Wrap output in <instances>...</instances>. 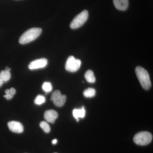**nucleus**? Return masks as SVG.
I'll return each instance as SVG.
<instances>
[{
    "mask_svg": "<svg viewBox=\"0 0 153 153\" xmlns=\"http://www.w3.org/2000/svg\"><path fill=\"white\" fill-rule=\"evenodd\" d=\"M48 60L46 58H41L33 60L29 64L28 67L31 70L43 68L47 66Z\"/></svg>",
    "mask_w": 153,
    "mask_h": 153,
    "instance_id": "7",
    "label": "nucleus"
},
{
    "mask_svg": "<svg viewBox=\"0 0 153 153\" xmlns=\"http://www.w3.org/2000/svg\"><path fill=\"white\" fill-rule=\"evenodd\" d=\"M5 92L6 94L4 95V97L9 100L13 98L16 93V90L13 88H11L10 89H6Z\"/></svg>",
    "mask_w": 153,
    "mask_h": 153,
    "instance_id": "15",
    "label": "nucleus"
},
{
    "mask_svg": "<svg viewBox=\"0 0 153 153\" xmlns=\"http://www.w3.org/2000/svg\"><path fill=\"white\" fill-rule=\"evenodd\" d=\"M46 101V98L44 96L42 95H38L36 97L35 100V104L40 105L43 104Z\"/></svg>",
    "mask_w": 153,
    "mask_h": 153,
    "instance_id": "17",
    "label": "nucleus"
},
{
    "mask_svg": "<svg viewBox=\"0 0 153 153\" xmlns=\"http://www.w3.org/2000/svg\"><path fill=\"white\" fill-rule=\"evenodd\" d=\"M40 126L45 132L48 133L50 132V126H49V125L46 122H41L40 124Z\"/></svg>",
    "mask_w": 153,
    "mask_h": 153,
    "instance_id": "18",
    "label": "nucleus"
},
{
    "mask_svg": "<svg viewBox=\"0 0 153 153\" xmlns=\"http://www.w3.org/2000/svg\"><path fill=\"white\" fill-rule=\"evenodd\" d=\"M42 29L40 28H33L29 29L23 33L19 38L20 44H25L30 43L38 38L41 35Z\"/></svg>",
    "mask_w": 153,
    "mask_h": 153,
    "instance_id": "2",
    "label": "nucleus"
},
{
    "mask_svg": "<svg viewBox=\"0 0 153 153\" xmlns=\"http://www.w3.org/2000/svg\"><path fill=\"white\" fill-rule=\"evenodd\" d=\"M88 17V11L86 10L82 11L72 20L70 24V27L72 29H77L80 27L86 22Z\"/></svg>",
    "mask_w": 153,
    "mask_h": 153,
    "instance_id": "4",
    "label": "nucleus"
},
{
    "mask_svg": "<svg viewBox=\"0 0 153 153\" xmlns=\"http://www.w3.org/2000/svg\"><path fill=\"white\" fill-rule=\"evenodd\" d=\"M58 116L57 113L53 110H49L44 113V118L47 122L50 123H54Z\"/></svg>",
    "mask_w": 153,
    "mask_h": 153,
    "instance_id": "9",
    "label": "nucleus"
},
{
    "mask_svg": "<svg viewBox=\"0 0 153 153\" xmlns=\"http://www.w3.org/2000/svg\"><path fill=\"white\" fill-rule=\"evenodd\" d=\"M6 70H8V71H10V70H11L10 68H9V67H6Z\"/></svg>",
    "mask_w": 153,
    "mask_h": 153,
    "instance_id": "21",
    "label": "nucleus"
},
{
    "mask_svg": "<svg viewBox=\"0 0 153 153\" xmlns=\"http://www.w3.org/2000/svg\"><path fill=\"white\" fill-rule=\"evenodd\" d=\"M57 140L56 139H54L52 141V144L55 145L56 144H57Z\"/></svg>",
    "mask_w": 153,
    "mask_h": 153,
    "instance_id": "19",
    "label": "nucleus"
},
{
    "mask_svg": "<svg viewBox=\"0 0 153 153\" xmlns=\"http://www.w3.org/2000/svg\"><path fill=\"white\" fill-rule=\"evenodd\" d=\"M66 100L65 95H62L60 91L56 90L54 91L51 96V100L53 101L55 106L57 107L63 106L65 104Z\"/></svg>",
    "mask_w": 153,
    "mask_h": 153,
    "instance_id": "6",
    "label": "nucleus"
},
{
    "mask_svg": "<svg viewBox=\"0 0 153 153\" xmlns=\"http://www.w3.org/2000/svg\"><path fill=\"white\" fill-rule=\"evenodd\" d=\"M83 94L85 97H92L95 95L96 91L94 88H89L83 91Z\"/></svg>",
    "mask_w": 153,
    "mask_h": 153,
    "instance_id": "14",
    "label": "nucleus"
},
{
    "mask_svg": "<svg viewBox=\"0 0 153 153\" xmlns=\"http://www.w3.org/2000/svg\"><path fill=\"white\" fill-rule=\"evenodd\" d=\"M85 110L84 107L79 109H74L73 111V115L74 117L76 119L77 121L79 120V118H84L85 116Z\"/></svg>",
    "mask_w": 153,
    "mask_h": 153,
    "instance_id": "11",
    "label": "nucleus"
},
{
    "mask_svg": "<svg viewBox=\"0 0 153 153\" xmlns=\"http://www.w3.org/2000/svg\"><path fill=\"white\" fill-rule=\"evenodd\" d=\"M11 76L10 71L6 69L2 70L0 72V79L4 82V83L9 81L10 79Z\"/></svg>",
    "mask_w": 153,
    "mask_h": 153,
    "instance_id": "12",
    "label": "nucleus"
},
{
    "mask_svg": "<svg viewBox=\"0 0 153 153\" xmlns=\"http://www.w3.org/2000/svg\"><path fill=\"white\" fill-rule=\"evenodd\" d=\"M42 89L45 92L47 93L51 92L52 90V84L50 82H44L42 85Z\"/></svg>",
    "mask_w": 153,
    "mask_h": 153,
    "instance_id": "16",
    "label": "nucleus"
},
{
    "mask_svg": "<svg viewBox=\"0 0 153 153\" xmlns=\"http://www.w3.org/2000/svg\"><path fill=\"white\" fill-rule=\"evenodd\" d=\"M7 125L10 130L13 132L22 133L24 131V126L19 122L12 121L9 122Z\"/></svg>",
    "mask_w": 153,
    "mask_h": 153,
    "instance_id": "8",
    "label": "nucleus"
},
{
    "mask_svg": "<svg viewBox=\"0 0 153 153\" xmlns=\"http://www.w3.org/2000/svg\"><path fill=\"white\" fill-rule=\"evenodd\" d=\"M116 8L120 10L125 11L128 7V0H113Z\"/></svg>",
    "mask_w": 153,
    "mask_h": 153,
    "instance_id": "10",
    "label": "nucleus"
},
{
    "mask_svg": "<svg viewBox=\"0 0 153 153\" xmlns=\"http://www.w3.org/2000/svg\"><path fill=\"white\" fill-rule=\"evenodd\" d=\"M81 64V60L76 59L74 56H70L66 60L65 68L69 72H75L80 68Z\"/></svg>",
    "mask_w": 153,
    "mask_h": 153,
    "instance_id": "5",
    "label": "nucleus"
},
{
    "mask_svg": "<svg viewBox=\"0 0 153 153\" xmlns=\"http://www.w3.org/2000/svg\"><path fill=\"white\" fill-rule=\"evenodd\" d=\"M135 72L137 77L143 88L146 90L149 89L152 84L148 71L143 67L137 66L135 68Z\"/></svg>",
    "mask_w": 153,
    "mask_h": 153,
    "instance_id": "1",
    "label": "nucleus"
},
{
    "mask_svg": "<svg viewBox=\"0 0 153 153\" xmlns=\"http://www.w3.org/2000/svg\"><path fill=\"white\" fill-rule=\"evenodd\" d=\"M3 83H4V82H3V81L0 79V87L3 85Z\"/></svg>",
    "mask_w": 153,
    "mask_h": 153,
    "instance_id": "20",
    "label": "nucleus"
},
{
    "mask_svg": "<svg viewBox=\"0 0 153 153\" xmlns=\"http://www.w3.org/2000/svg\"><path fill=\"white\" fill-rule=\"evenodd\" d=\"M153 136L148 131H141L137 133L134 137V142L140 146H145L149 144L152 140Z\"/></svg>",
    "mask_w": 153,
    "mask_h": 153,
    "instance_id": "3",
    "label": "nucleus"
},
{
    "mask_svg": "<svg viewBox=\"0 0 153 153\" xmlns=\"http://www.w3.org/2000/svg\"></svg>",
    "mask_w": 153,
    "mask_h": 153,
    "instance_id": "22",
    "label": "nucleus"
},
{
    "mask_svg": "<svg viewBox=\"0 0 153 153\" xmlns=\"http://www.w3.org/2000/svg\"><path fill=\"white\" fill-rule=\"evenodd\" d=\"M85 79L86 81L89 83H94L96 81V78L94 76L93 71L91 70H88L86 71L85 74Z\"/></svg>",
    "mask_w": 153,
    "mask_h": 153,
    "instance_id": "13",
    "label": "nucleus"
}]
</instances>
